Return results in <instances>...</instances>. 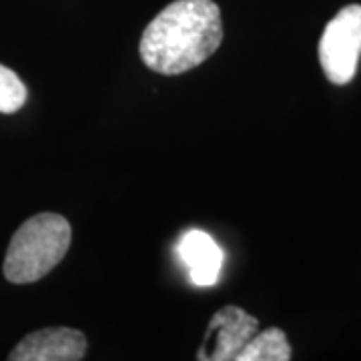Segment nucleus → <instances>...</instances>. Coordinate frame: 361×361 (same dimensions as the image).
I'll return each mask as SVG.
<instances>
[{"mask_svg": "<svg viewBox=\"0 0 361 361\" xmlns=\"http://www.w3.org/2000/svg\"><path fill=\"white\" fill-rule=\"evenodd\" d=\"M26 87L20 77L8 66L0 65V113L13 115L26 103Z\"/></svg>", "mask_w": 361, "mask_h": 361, "instance_id": "obj_8", "label": "nucleus"}, {"mask_svg": "<svg viewBox=\"0 0 361 361\" xmlns=\"http://www.w3.org/2000/svg\"><path fill=\"white\" fill-rule=\"evenodd\" d=\"M73 231L63 215L39 213L25 221L11 239L4 277L16 285L35 283L49 275L66 255Z\"/></svg>", "mask_w": 361, "mask_h": 361, "instance_id": "obj_2", "label": "nucleus"}, {"mask_svg": "<svg viewBox=\"0 0 361 361\" xmlns=\"http://www.w3.org/2000/svg\"><path fill=\"white\" fill-rule=\"evenodd\" d=\"M87 353V337L73 327H47L28 336L11 351V361H78Z\"/></svg>", "mask_w": 361, "mask_h": 361, "instance_id": "obj_5", "label": "nucleus"}, {"mask_svg": "<svg viewBox=\"0 0 361 361\" xmlns=\"http://www.w3.org/2000/svg\"><path fill=\"white\" fill-rule=\"evenodd\" d=\"M361 56V4H349L327 23L319 40V63L334 85H348Z\"/></svg>", "mask_w": 361, "mask_h": 361, "instance_id": "obj_3", "label": "nucleus"}, {"mask_svg": "<svg viewBox=\"0 0 361 361\" xmlns=\"http://www.w3.org/2000/svg\"><path fill=\"white\" fill-rule=\"evenodd\" d=\"M179 255L189 269L191 283L197 287H211L219 281L223 251L205 231L191 229L179 241Z\"/></svg>", "mask_w": 361, "mask_h": 361, "instance_id": "obj_6", "label": "nucleus"}, {"mask_svg": "<svg viewBox=\"0 0 361 361\" xmlns=\"http://www.w3.org/2000/svg\"><path fill=\"white\" fill-rule=\"evenodd\" d=\"M257 317L237 305L219 310L209 323L203 345L197 351L199 361H235L249 339L257 334Z\"/></svg>", "mask_w": 361, "mask_h": 361, "instance_id": "obj_4", "label": "nucleus"}, {"mask_svg": "<svg viewBox=\"0 0 361 361\" xmlns=\"http://www.w3.org/2000/svg\"><path fill=\"white\" fill-rule=\"evenodd\" d=\"M291 345L279 327H269L253 336L235 361H289Z\"/></svg>", "mask_w": 361, "mask_h": 361, "instance_id": "obj_7", "label": "nucleus"}, {"mask_svg": "<svg viewBox=\"0 0 361 361\" xmlns=\"http://www.w3.org/2000/svg\"><path fill=\"white\" fill-rule=\"evenodd\" d=\"M221 40V11L213 0H175L147 25L139 52L151 71L173 77L205 63Z\"/></svg>", "mask_w": 361, "mask_h": 361, "instance_id": "obj_1", "label": "nucleus"}]
</instances>
